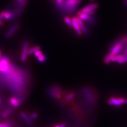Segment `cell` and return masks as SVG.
<instances>
[{"instance_id": "1", "label": "cell", "mask_w": 127, "mask_h": 127, "mask_svg": "<svg viewBox=\"0 0 127 127\" xmlns=\"http://www.w3.org/2000/svg\"><path fill=\"white\" fill-rule=\"evenodd\" d=\"M81 1V0H63L62 4L58 8L63 13L71 14L75 12Z\"/></svg>"}, {"instance_id": "2", "label": "cell", "mask_w": 127, "mask_h": 127, "mask_svg": "<svg viewBox=\"0 0 127 127\" xmlns=\"http://www.w3.org/2000/svg\"><path fill=\"white\" fill-rule=\"evenodd\" d=\"M125 100L126 98L112 96L109 99L108 103L110 105L119 106L125 104Z\"/></svg>"}, {"instance_id": "3", "label": "cell", "mask_w": 127, "mask_h": 127, "mask_svg": "<svg viewBox=\"0 0 127 127\" xmlns=\"http://www.w3.org/2000/svg\"><path fill=\"white\" fill-rule=\"evenodd\" d=\"M98 7V4H92L84 7L81 12L87 14L89 16H93L95 14V11L97 9Z\"/></svg>"}, {"instance_id": "4", "label": "cell", "mask_w": 127, "mask_h": 127, "mask_svg": "<svg viewBox=\"0 0 127 127\" xmlns=\"http://www.w3.org/2000/svg\"><path fill=\"white\" fill-rule=\"evenodd\" d=\"M29 43L27 41H24L23 43L22 54L21 56V60L22 62H25L27 60V52L28 51Z\"/></svg>"}, {"instance_id": "5", "label": "cell", "mask_w": 127, "mask_h": 127, "mask_svg": "<svg viewBox=\"0 0 127 127\" xmlns=\"http://www.w3.org/2000/svg\"><path fill=\"white\" fill-rule=\"evenodd\" d=\"M123 45L119 42L115 43L111 49L110 54L114 56L117 55L121 50Z\"/></svg>"}, {"instance_id": "6", "label": "cell", "mask_w": 127, "mask_h": 127, "mask_svg": "<svg viewBox=\"0 0 127 127\" xmlns=\"http://www.w3.org/2000/svg\"><path fill=\"white\" fill-rule=\"evenodd\" d=\"M9 69V62L4 60H0V72L3 73L7 72Z\"/></svg>"}, {"instance_id": "7", "label": "cell", "mask_w": 127, "mask_h": 127, "mask_svg": "<svg viewBox=\"0 0 127 127\" xmlns=\"http://www.w3.org/2000/svg\"><path fill=\"white\" fill-rule=\"evenodd\" d=\"M71 19L73 24V27L76 34L78 35H81L82 34V32L81 30L79 25L77 22L76 18H73Z\"/></svg>"}, {"instance_id": "8", "label": "cell", "mask_w": 127, "mask_h": 127, "mask_svg": "<svg viewBox=\"0 0 127 127\" xmlns=\"http://www.w3.org/2000/svg\"><path fill=\"white\" fill-rule=\"evenodd\" d=\"M19 27V24L18 23H15L14 25H13L12 27L10 28V29L6 33V37L8 38L12 37L14 34L15 32L18 30Z\"/></svg>"}, {"instance_id": "9", "label": "cell", "mask_w": 127, "mask_h": 127, "mask_svg": "<svg viewBox=\"0 0 127 127\" xmlns=\"http://www.w3.org/2000/svg\"><path fill=\"white\" fill-rule=\"evenodd\" d=\"M3 13L4 14V18L7 20H10L13 19L17 15L16 11L13 12H4Z\"/></svg>"}, {"instance_id": "10", "label": "cell", "mask_w": 127, "mask_h": 127, "mask_svg": "<svg viewBox=\"0 0 127 127\" xmlns=\"http://www.w3.org/2000/svg\"><path fill=\"white\" fill-rule=\"evenodd\" d=\"M77 14H78V18L79 19H81L82 21L83 20V21L86 22L87 23L89 20L90 17L92 16H89L87 14L84 13L81 11L79 12H78Z\"/></svg>"}, {"instance_id": "11", "label": "cell", "mask_w": 127, "mask_h": 127, "mask_svg": "<svg viewBox=\"0 0 127 127\" xmlns=\"http://www.w3.org/2000/svg\"><path fill=\"white\" fill-rule=\"evenodd\" d=\"M77 19V22L79 25V26L80 27L81 30V31L82 32H83L84 33V34L88 35L89 34V31L88 29V28L86 27L84 25V24L83 23V21L80 19H79L78 18H76Z\"/></svg>"}, {"instance_id": "12", "label": "cell", "mask_w": 127, "mask_h": 127, "mask_svg": "<svg viewBox=\"0 0 127 127\" xmlns=\"http://www.w3.org/2000/svg\"><path fill=\"white\" fill-rule=\"evenodd\" d=\"M10 103L14 107H18L21 104V101L19 99L15 98V97H12L10 99Z\"/></svg>"}, {"instance_id": "13", "label": "cell", "mask_w": 127, "mask_h": 127, "mask_svg": "<svg viewBox=\"0 0 127 127\" xmlns=\"http://www.w3.org/2000/svg\"><path fill=\"white\" fill-rule=\"evenodd\" d=\"M20 115L22 117V118L26 121V122L30 126H33V123L31 120V119L28 117L27 115L24 112H20Z\"/></svg>"}, {"instance_id": "14", "label": "cell", "mask_w": 127, "mask_h": 127, "mask_svg": "<svg viewBox=\"0 0 127 127\" xmlns=\"http://www.w3.org/2000/svg\"><path fill=\"white\" fill-rule=\"evenodd\" d=\"M125 55L124 54H119V55H117L115 56H114L112 58V62H118L120 59H121L122 58H123Z\"/></svg>"}, {"instance_id": "15", "label": "cell", "mask_w": 127, "mask_h": 127, "mask_svg": "<svg viewBox=\"0 0 127 127\" xmlns=\"http://www.w3.org/2000/svg\"><path fill=\"white\" fill-rule=\"evenodd\" d=\"M40 47L39 46H35L34 48L30 49L29 50H28V52H27V55H31L33 54H34L36 51H38V50H40Z\"/></svg>"}, {"instance_id": "16", "label": "cell", "mask_w": 127, "mask_h": 127, "mask_svg": "<svg viewBox=\"0 0 127 127\" xmlns=\"http://www.w3.org/2000/svg\"><path fill=\"white\" fill-rule=\"evenodd\" d=\"M113 56H112L111 54L109 53L108 55L106 56L104 59V62L106 64H108L112 62V58Z\"/></svg>"}, {"instance_id": "17", "label": "cell", "mask_w": 127, "mask_h": 127, "mask_svg": "<svg viewBox=\"0 0 127 127\" xmlns=\"http://www.w3.org/2000/svg\"><path fill=\"white\" fill-rule=\"evenodd\" d=\"M16 2L19 5V7L21 8H24L27 4V0H16Z\"/></svg>"}, {"instance_id": "18", "label": "cell", "mask_w": 127, "mask_h": 127, "mask_svg": "<svg viewBox=\"0 0 127 127\" xmlns=\"http://www.w3.org/2000/svg\"><path fill=\"white\" fill-rule=\"evenodd\" d=\"M64 21L65 23L70 27H73V24H72V19H70L68 17H65L64 19Z\"/></svg>"}, {"instance_id": "19", "label": "cell", "mask_w": 127, "mask_h": 127, "mask_svg": "<svg viewBox=\"0 0 127 127\" xmlns=\"http://www.w3.org/2000/svg\"><path fill=\"white\" fill-rule=\"evenodd\" d=\"M12 108H9L7 110H6L3 113V117L4 118L7 117L9 114H10L12 112Z\"/></svg>"}, {"instance_id": "20", "label": "cell", "mask_w": 127, "mask_h": 127, "mask_svg": "<svg viewBox=\"0 0 127 127\" xmlns=\"http://www.w3.org/2000/svg\"><path fill=\"white\" fill-rule=\"evenodd\" d=\"M74 94L73 92H71V93L68 94L65 97V99L66 101H68L72 99L74 97Z\"/></svg>"}, {"instance_id": "21", "label": "cell", "mask_w": 127, "mask_h": 127, "mask_svg": "<svg viewBox=\"0 0 127 127\" xmlns=\"http://www.w3.org/2000/svg\"><path fill=\"white\" fill-rule=\"evenodd\" d=\"M37 60H38V61L39 62L44 63L46 60V56L42 54L41 56H40L38 58H37Z\"/></svg>"}, {"instance_id": "22", "label": "cell", "mask_w": 127, "mask_h": 127, "mask_svg": "<svg viewBox=\"0 0 127 127\" xmlns=\"http://www.w3.org/2000/svg\"><path fill=\"white\" fill-rule=\"evenodd\" d=\"M38 114L36 112H33L30 114L29 115V118L32 119H35L38 117Z\"/></svg>"}, {"instance_id": "23", "label": "cell", "mask_w": 127, "mask_h": 127, "mask_svg": "<svg viewBox=\"0 0 127 127\" xmlns=\"http://www.w3.org/2000/svg\"><path fill=\"white\" fill-rule=\"evenodd\" d=\"M127 62V56H125L123 58H122L121 59H120L119 61L118 62L119 64H123L124 63Z\"/></svg>"}, {"instance_id": "24", "label": "cell", "mask_w": 127, "mask_h": 127, "mask_svg": "<svg viewBox=\"0 0 127 127\" xmlns=\"http://www.w3.org/2000/svg\"><path fill=\"white\" fill-rule=\"evenodd\" d=\"M42 54H43V53L42 52V51H41V50H38V51H36V52L34 53L35 56L37 58H38L39 57L41 56L42 55Z\"/></svg>"}, {"instance_id": "25", "label": "cell", "mask_w": 127, "mask_h": 127, "mask_svg": "<svg viewBox=\"0 0 127 127\" xmlns=\"http://www.w3.org/2000/svg\"><path fill=\"white\" fill-rule=\"evenodd\" d=\"M63 2V0H55V3L56 4V6L57 7H58L60 6Z\"/></svg>"}, {"instance_id": "26", "label": "cell", "mask_w": 127, "mask_h": 127, "mask_svg": "<svg viewBox=\"0 0 127 127\" xmlns=\"http://www.w3.org/2000/svg\"><path fill=\"white\" fill-rule=\"evenodd\" d=\"M0 60H5V61H6L8 62H10V59L9 58L6 57H1V59H0Z\"/></svg>"}, {"instance_id": "27", "label": "cell", "mask_w": 127, "mask_h": 127, "mask_svg": "<svg viewBox=\"0 0 127 127\" xmlns=\"http://www.w3.org/2000/svg\"><path fill=\"white\" fill-rule=\"evenodd\" d=\"M4 19V14L2 12L1 14H0V21H1V20Z\"/></svg>"}, {"instance_id": "28", "label": "cell", "mask_w": 127, "mask_h": 127, "mask_svg": "<svg viewBox=\"0 0 127 127\" xmlns=\"http://www.w3.org/2000/svg\"><path fill=\"white\" fill-rule=\"evenodd\" d=\"M11 126V123L10 122H8L6 124H5L4 127H10Z\"/></svg>"}, {"instance_id": "29", "label": "cell", "mask_w": 127, "mask_h": 127, "mask_svg": "<svg viewBox=\"0 0 127 127\" xmlns=\"http://www.w3.org/2000/svg\"><path fill=\"white\" fill-rule=\"evenodd\" d=\"M59 127H65V124H63V123H62V124H60V125H58Z\"/></svg>"}, {"instance_id": "30", "label": "cell", "mask_w": 127, "mask_h": 127, "mask_svg": "<svg viewBox=\"0 0 127 127\" xmlns=\"http://www.w3.org/2000/svg\"><path fill=\"white\" fill-rule=\"evenodd\" d=\"M5 125L4 123H0V127H4Z\"/></svg>"}, {"instance_id": "31", "label": "cell", "mask_w": 127, "mask_h": 127, "mask_svg": "<svg viewBox=\"0 0 127 127\" xmlns=\"http://www.w3.org/2000/svg\"><path fill=\"white\" fill-rule=\"evenodd\" d=\"M124 55L126 56H127V47L126 48V50H125V51H124Z\"/></svg>"}, {"instance_id": "32", "label": "cell", "mask_w": 127, "mask_h": 127, "mask_svg": "<svg viewBox=\"0 0 127 127\" xmlns=\"http://www.w3.org/2000/svg\"><path fill=\"white\" fill-rule=\"evenodd\" d=\"M3 24V22L2 21H0V26H2Z\"/></svg>"}, {"instance_id": "33", "label": "cell", "mask_w": 127, "mask_h": 127, "mask_svg": "<svg viewBox=\"0 0 127 127\" xmlns=\"http://www.w3.org/2000/svg\"><path fill=\"white\" fill-rule=\"evenodd\" d=\"M1 52L0 51V59H1Z\"/></svg>"}, {"instance_id": "34", "label": "cell", "mask_w": 127, "mask_h": 127, "mask_svg": "<svg viewBox=\"0 0 127 127\" xmlns=\"http://www.w3.org/2000/svg\"><path fill=\"white\" fill-rule=\"evenodd\" d=\"M54 127H59L58 125H56V126H55Z\"/></svg>"}, {"instance_id": "35", "label": "cell", "mask_w": 127, "mask_h": 127, "mask_svg": "<svg viewBox=\"0 0 127 127\" xmlns=\"http://www.w3.org/2000/svg\"><path fill=\"white\" fill-rule=\"evenodd\" d=\"M89 1H91V2H92V1H94V0H89Z\"/></svg>"}, {"instance_id": "36", "label": "cell", "mask_w": 127, "mask_h": 127, "mask_svg": "<svg viewBox=\"0 0 127 127\" xmlns=\"http://www.w3.org/2000/svg\"><path fill=\"white\" fill-rule=\"evenodd\" d=\"M126 5H127V1H126Z\"/></svg>"}, {"instance_id": "37", "label": "cell", "mask_w": 127, "mask_h": 127, "mask_svg": "<svg viewBox=\"0 0 127 127\" xmlns=\"http://www.w3.org/2000/svg\"><path fill=\"white\" fill-rule=\"evenodd\" d=\"M50 1H53V0H50Z\"/></svg>"}, {"instance_id": "38", "label": "cell", "mask_w": 127, "mask_h": 127, "mask_svg": "<svg viewBox=\"0 0 127 127\" xmlns=\"http://www.w3.org/2000/svg\"><path fill=\"white\" fill-rule=\"evenodd\" d=\"M126 1H127V0H126Z\"/></svg>"}]
</instances>
